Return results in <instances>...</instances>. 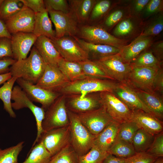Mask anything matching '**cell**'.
<instances>
[{
  "label": "cell",
  "mask_w": 163,
  "mask_h": 163,
  "mask_svg": "<svg viewBox=\"0 0 163 163\" xmlns=\"http://www.w3.org/2000/svg\"><path fill=\"white\" fill-rule=\"evenodd\" d=\"M46 65L34 46L29 56L16 61L10 67L9 72L12 77L22 78L35 85L43 74Z\"/></svg>",
  "instance_id": "obj_1"
},
{
  "label": "cell",
  "mask_w": 163,
  "mask_h": 163,
  "mask_svg": "<svg viewBox=\"0 0 163 163\" xmlns=\"http://www.w3.org/2000/svg\"><path fill=\"white\" fill-rule=\"evenodd\" d=\"M119 83L112 80L86 77L70 82L62 88L59 93L66 96L79 95L81 97L91 93L103 91L113 93Z\"/></svg>",
  "instance_id": "obj_2"
},
{
  "label": "cell",
  "mask_w": 163,
  "mask_h": 163,
  "mask_svg": "<svg viewBox=\"0 0 163 163\" xmlns=\"http://www.w3.org/2000/svg\"><path fill=\"white\" fill-rule=\"evenodd\" d=\"M67 110L70 122V144L78 156L84 155L93 146L96 136L88 130L76 113L68 109Z\"/></svg>",
  "instance_id": "obj_3"
},
{
  "label": "cell",
  "mask_w": 163,
  "mask_h": 163,
  "mask_svg": "<svg viewBox=\"0 0 163 163\" xmlns=\"http://www.w3.org/2000/svg\"><path fill=\"white\" fill-rule=\"evenodd\" d=\"M66 98L65 95L61 94L45 110L42 124L43 133L69 125Z\"/></svg>",
  "instance_id": "obj_4"
},
{
  "label": "cell",
  "mask_w": 163,
  "mask_h": 163,
  "mask_svg": "<svg viewBox=\"0 0 163 163\" xmlns=\"http://www.w3.org/2000/svg\"><path fill=\"white\" fill-rule=\"evenodd\" d=\"M11 103L12 108L19 110L24 108L29 109L33 114L36 121L37 135L32 145L33 147L38 142L43 133L42 124L44 119L45 110L35 105L19 85L14 86L12 94Z\"/></svg>",
  "instance_id": "obj_5"
},
{
  "label": "cell",
  "mask_w": 163,
  "mask_h": 163,
  "mask_svg": "<svg viewBox=\"0 0 163 163\" xmlns=\"http://www.w3.org/2000/svg\"><path fill=\"white\" fill-rule=\"evenodd\" d=\"M161 66L132 68L125 82L135 89L153 92L155 78Z\"/></svg>",
  "instance_id": "obj_6"
},
{
  "label": "cell",
  "mask_w": 163,
  "mask_h": 163,
  "mask_svg": "<svg viewBox=\"0 0 163 163\" xmlns=\"http://www.w3.org/2000/svg\"><path fill=\"white\" fill-rule=\"evenodd\" d=\"M79 33L82 39L94 43L108 45L120 49L127 43L125 40L115 37L98 26H83Z\"/></svg>",
  "instance_id": "obj_7"
},
{
  "label": "cell",
  "mask_w": 163,
  "mask_h": 163,
  "mask_svg": "<svg viewBox=\"0 0 163 163\" xmlns=\"http://www.w3.org/2000/svg\"><path fill=\"white\" fill-rule=\"evenodd\" d=\"M115 81L125 82L132 69L130 63L125 62L119 53L94 59Z\"/></svg>",
  "instance_id": "obj_8"
},
{
  "label": "cell",
  "mask_w": 163,
  "mask_h": 163,
  "mask_svg": "<svg viewBox=\"0 0 163 163\" xmlns=\"http://www.w3.org/2000/svg\"><path fill=\"white\" fill-rule=\"evenodd\" d=\"M102 106L113 120L120 124L129 121L132 113L126 105L112 92H100Z\"/></svg>",
  "instance_id": "obj_9"
},
{
  "label": "cell",
  "mask_w": 163,
  "mask_h": 163,
  "mask_svg": "<svg viewBox=\"0 0 163 163\" xmlns=\"http://www.w3.org/2000/svg\"><path fill=\"white\" fill-rule=\"evenodd\" d=\"M61 56L64 59L78 62L89 58V55L74 39L63 37L51 39Z\"/></svg>",
  "instance_id": "obj_10"
},
{
  "label": "cell",
  "mask_w": 163,
  "mask_h": 163,
  "mask_svg": "<svg viewBox=\"0 0 163 163\" xmlns=\"http://www.w3.org/2000/svg\"><path fill=\"white\" fill-rule=\"evenodd\" d=\"M41 142L52 156L70 144L69 125L43 132L37 142Z\"/></svg>",
  "instance_id": "obj_11"
},
{
  "label": "cell",
  "mask_w": 163,
  "mask_h": 163,
  "mask_svg": "<svg viewBox=\"0 0 163 163\" xmlns=\"http://www.w3.org/2000/svg\"><path fill=\"white\" fill-rule=\"evenodd\" d=\"M76 114L82 123L95 136L114 121L102 106L90 111Z\"/></svg>",
  "instance_id": "obj_12"
},
{
  "label": "cell",
  "mask_w": 163,
  "mask_h": 163,
  "mask_svg": "<svg viewBox=\"0 0 163 163\" xmlns=\"http://www.w3.org/2000/svg\"><path fill=\"white\" fill-rule=\"evenodd\" d=\"M16 82L30 99L40 104L45 110L61 94L44 89L21 78H17Z\"/></svg>",
  "instance_id": "obj_13"
},
{
  "label": "cell",
  "mask_w": 163,
  "mask_h": 163,
  "mask_svg": "<svg viewBox=\"0 0 163 163\" xmlns=\"http://www.w3.org/2000/svg\"><path fill=\"white\" fill-rule=\"evenodd\" d=\"M35 18L34 12L23 5L19 11L4 22L11 35L19 32L33 33Z\"/></svg>",
  "instance_id": "obj_14"
},
{
  "label": "cell",
  "mask_w": 163,
  "mask_h": 163,
  "mask_svg": "<svg viewBox=\"0 0 163 163\" xmlns=\"http://www.w3.org/2000/svg\"><path fill=\"white\" fill-rule=\"evenodd\" d=\"M47 11L55 28L56 38L67 35L73 37L78 33V23L70 12L65 13L53 10Z\"/></svg>",
  "instance_id": "obj_15"
},
{
  "label": "cell",
  "mask_w": 163,
  "mask_h": 163,
  "mask_svg": "<svg viewBox=\"0 0 163 163\" xmlns=\"http://www.w3.org/2000/svg\"><path fill=\"white\" fill-rule=\"evenodd\" d=\"M70 82L58 67L46 64L43 74L35 85L46 90L59 93L60 90Z\"/></svg>",
  "instance_id": "obj_16"
},
{
  "label": "cell",
  "mask_w": 163,
  "mask_h": 163,
  "mask_svg": "<svg viewBox=\"0 0 163 163\" xmlns=\"http://www.w3.org/2000/svg\"><path fill=\"white\" fill-rule=\"evenodd\" d=\"M99 93H91L83 97L79 95H66L67 108L76 114L98 109L102 106Z\"/></svg>",
  "instance_id": "obj_17"
},
{
  "label": "cell",
  "mask_w": 163,
  "mask_h": 163,
  "mask_svg": "<svg viewBox=\"0 0 163 163\" xmlns=\"http://www.w3.org/2000/svg\"><path fill=\"white\" fill-rule=\"evenodd\" d=\"M37 37L32 33L19 32L11 35V40L13 59L19 61L27 58Z\"/></svg>",
  "instance_id": "obj_18"
},
{
  "label": "cell",
  "mask_w": 163,
  "mask_h": 163,
  "mask_svg": "<svg viewBox=\"0 0 163 163\" xmlns=\"http://www.w3.org/2000/svg\"><path fill=\"white\" fill-rule=\"evenodd\" d=\"M130 120L154 136L163 131V121L142 110L132 111Z\"/></svg>",
  "instance_id": "obj_19"
},
{
  "label": "cell",
  "mask_w": 163,
  "mask_h": 163,
  "mask_svg": "<svg viewBox=\"0 0 163 163\" xmlns=\"http://www.w3.org/2000/svg\"><path fill=\"white\" fill-rule=\"evenodd\" d=\"M113 93L131 110H141L148 113L134 89L126 83L119 82Z\"/></svg>",
  "instance_id": "obj_20"
},
{
  "label": "cell",
  "mask_w": 163,
  "mask_h": 163,
  "mask_svg": "<svg viewBox=\"0 0 163 163\" xmlns=\"http://www.w3.org/2000/svg\"><path fill=\"white\" fill-rule=\"evenodd\" d=\"M134 90L146 109L148 113L162 121L163 96L155 91Z\"/></svg>",
  "instance_id": "obj_21"
},
{
  "label": "cell",
  "mask_w": 163,
  "mask_h": 163,
  "mask_svg": "<svg viewBox=\"0 0 163 163\" xmlns=\"http://www.w3.org/2000/svg\"><path fill=\"white\" fill-rule=\"evenodd\" d=\"M34 46L46 64L58 67L62 57L50 39L44 36L38 37Z\"/></svg>",
  "instance_id": "obj_22"
},
{
  "label": "cell",
  "mask_w": 163,
  "mask_h": 163,
  "mask_svg": "<svg viewBox=\"0 0 163 163\" xmlns=\"http://www.w3.org/2000/svg\"><path fill=\"white\" fill-rule=\"evenodd\" d=\"M152 37L140 35L132 43L120 49L119 53L123 61L130 63L152 44Z\"/></svg>",
  "instance_id": "obj_23"
},
{
  "label": "cell",
  "mask_w": 163,
  "mask_h": 163,
  "mask_svg": "<svg viewBox=\"0 0 163 163\" xmlns=\"http://www.w3.org/2000/svg\"><path fill=\"white\" fill-rule=\"evenodd\" d=\"M120 124L114 121L111 122L96 136L94 145L97 146L102 151L107 152L116 140Z\"/></svg>",
  "instance_id": "obj_24"
},
{
  "label": "cell",
  "mask_w": 163,
  "mask_h": 163,
  "mask_svg": "<svg viewBox=\"0 0 163 163\" xmlns=\"http://www.w3.org/2000/svg\"><path fill=\"white\" fill-rule=\"evenodd\" d=\"M81 47L94 59L119 53L120 49L106 44H95L87 42L76 37H73Z\"/></svg>",
  "instance_id": "obj_25"
},
{
  "label": "cell",
  "mask_w": 163,
  "mask_h": 163,
  "mask_svg": "<svg viewBox=\"0 0 163 163\" xmlns=\"http://www.w3.org/2000/svg\"><path fill=\"white\" fill-rule=\"evenodd\" d=\"M47 11L35 13L33 33L37 37L44 36L50 39L56 37V33L53 29L52 21Z\"/></svg>",
  "instance_id": "obj_26"
},
{
  "label": "cell",
  "mask_w": 163,
  "mask_h": 163,
  "mask_svg": "<svg viewBox=\"0 0 163 163\" xmlns=\"http://www.w3.org/2000/svg\"><path fill=\"white\" fill-rule=\"evenodd\" d=\"M70 2V11L77 23L88 21L96 2L94 0H72Z\"/></svg>",
  "instance_id": "obj_27"
},
{
  "label": "cell",
  "mask_w": 163,
  "mask_h": 163,
  "mask_svg": "<svg viewBox=\"0 0 163 163\" xmlns=\"http://www.w3.org/2000/svg\"><path fill=\"white\" fill-rule=\"evenodd\" d=\"M58 67L70 82L87 77L78 62L68 61L62 58L58 62Z\"/></svg>",
  "instance_id": "obj_28"
},
{
  "label": "cell",
  "mask_w": 163,
  "mask_h": 163,
  "mask_svg": "<svg viewBox=\"0 0 163 163\" xmlns=\"http://www.w3.org/2000/svg\"><path fill=\"white\" fill-rule=\"evenodd\" d=\"M17 78L12 77L0 87V99L3 104L4 109L12 118H15L16 115L11 106V96L14 85Z\"/></svg>",
  "instance_id": "obj_29"
},
{
  "label": "cell",
  "mask_w": 163,
  "mask_h": 163,
  "mask_svg": "<svg viewBox=\"0 0 163 163\" xmlns=\"http://www.w3.org/2000/svg\"><path fill=\"white\" fill-rule=\"evenodd\" d=\"M78 63L81 65L86 76L113 80L106 71L94 60L88 59Z\"/></svg>",
  "instance_id": "obj_30"
},
{
  "label": "cell",
  "mask_w": 163,
  "mask_h": 163,
  "mask_svg": "<svg viewBox=\"0 0 163 163\" xmlns=\"http://www.w3.org/2000/svg\"><path fill=\"white\" fill-rule=\"evenodd\" d=\"M29 153L24 161L17 163H49L52 157L42 143L40 142L31 148Z\"/></svg>",
  "instance_id": "obj_31"
},
{
  "label": "cell",
  "mask_w": 163,
  "mask_h": 163,
  "mask_svg": "<svg viewBox=\"0 0 163 163\" xmlns=\"http://www.w3.org/2000/svg\"><path fill=\"white\" fill-rule=\"evenodd\" d=\"M154 136L142 129H139L133 138L132 144L136 153L146 152L151 146Z\"/></svg>",
  "instance_id": "obj_32"
},
{
  "label": "cell",
  "mask_w": 163,
  "mask_h": 163,
  "mask_svg": "<svg viewBox=\"0 0 163 163\" xmlns=\"http://www.w3.org/2000/svg\"><path fill=\"white\" fill-rule=\"evenodd\" d=\"M107 152L122 158H128L136 153L132 143L121 140H116Z\"/></svg>",
  "instance_id": "obj_33"
},
{
  "label": "cell",
  "mask_w": 163,
  "mask_h": 163,
  "mask_svg": "<svg viewBox=\"0 0 163 163\" xmlns=\"http://www.w3.org/2000/svg\"><path fill=\"white\" fill-rule=\"evenodd\" d=\"M78 157L69 144L52 156L49 163H78Z\"/></svg>",
  "instance_id": "obj_34"
},
{
  "label": "cell",
  "mask_w": 163,
  "mask_h": 163,
  "mask_svg": "<svg viewBox=\"0 0 163 163\" xmlns=\"http://www.w3.org/2000/svg\"><path fill=\"white\" fill-rule=\"evenodd\" d=\"M23 5L20 0H4L0 7V20L5 22L19 11Z\"/></svg>",
  "instance_id": "obj_35"
},
{
  "label": "cell",
  "mask_w": 163,
  "mask_h": 163,
  "mask_svg": "<svg viewBox=\"0 0 163 163\" xmlns=\"http://www.w3.org/2000/svg\"><path fill=\"white\" fill-rule=\"evenodd\" d=\"M24 142L2 149L0 148V163H17L18 158L24 147Z\"/></svg>",
  "instance_id": "obj_36"
},
{
  "label": "cell",
  "mask_w": 163,
  "mask_h": 163,
  "mask_svg": "<svg viewBox=\"0 0 163 163\" xmlns=\"http://www.w3.org/2000/svg\"><path fill=\"white\" fill-rule=\"evenodd\" d=\"M139 129L138 125L132 121L120 123L116 140H123L132 144L134 136Z\"/></svg>",
  "instance_id": "obj_37"
},
{
  "label": "cell",
  "mask_w": 163,
  "mask_h": 163,
  "mask_svg": "<svg viewBox=\"0 0 163 163\" xmlns=\"http://www.w3.org/2000/svg\"><path fill=\"white\" fill-rule=\"evenodd\" d=\"M132 68L154 67L161 66V62L155 56L151 51H144L130 63Z\"/></svg>",
  "instance_id": "obj_38"
},
{
  "label": "cell",
  "mask_w": 163,
  "mask_h": 163,
  "mask_svg": "<svg viewBox=\"0 0 163 163\" xmlns=\"http://www.w3.org/2000/svg\"><path fill=\"white\" fill-rule=\"evenodd\" d=\"M108 153L94 145L86 154L78 157V163H102Z\"/></svg>",
  "instance_id": "obj_39"
},
{
  "label": "cell",
  "mask_w": 163,
  "mask_h": 163,
  "mask_svg": "<svg viewBox=\"0 0 163 163\" xmlns=\"http://www.w3.org/2000/svg\"><path fill=\"white\" fill-rule=\"evenodd\" d=\"M135 25L131 18H124L120 21L114 28L113 34L115 37H125L130 34L134 30Z\"/></svg>",
  "instance_id": "obj_40"
},
{
  "label": "cell",
  "mask_w": 163,
  "mask_h": 163,
  "mask_svg": "<svg viewBox=\"0 0 163 163\" xmlns=\"http://www.w3.org/2000/svg\"><path fill=\"white\" fill-rule=\"evenodd\" d=\"M163 29V16L161 14L152 22L147 26L140 35L145 37L157 35Z\"/></svg>",
  "instance_id": "obj_41"
},
{
  "label": "cell",
  "mask_w": 163,
  "mask_h": 163,
  "mask_svg": "<svg viewBox=\"0 0 163 163\" xmlns=\"http://www.w3.org/2000/svg\"><path fill=\"white\" fill-rule=\"evenodd\" d=\"M111 5L110 1L103 0L96 2L91 11L90 19L94 20L101 17L110 9Z\"/></svg>",
  "instance_id": "obj_42"
},
{
  "label": "cell",
  "mask_w": 163,
  "mask_h": 163,
  "mask_svg": "<svg viewBox=\"0 0 163 163\" xmlns=\"http://www.w3.org/2000/svg\"><path fill=\"white\" fill-rule=\"evenodd\" d=\"M145 152L158 158L163 157V131L154 136L151 146Z\"/></svg>",
  "instance_id": "obj_43"
},
{
  "label": "cell",
  "mask_w": 163,
  "mask_h": 163,
  "mask_svg": "<svg viewBox=\"0 0 163 163\" xmlns=\"http://www.w3.org/2000/svg\"><path fill=\"white\" fill-rule=\"evenodd\" d=\"M46 9L47 11L53 10L69 13L70 8L68 2L66 0H43Z\"/></svg>",
  "instance_id": "obj_44"
},
{
  "label": "cell",
  "mask_w": 163,
  "mask_h": 163,
  "mask_svg": "<svg viewBox=\"0 0 163 163\" xmlns=\"http://www.w3.org/2000/svg\"><path fill=\"white\" fill-rule=\"evenodd\" d=\"M157 158L145 152L138 153L126 158L125 163H153Z\"/></svg>",
  "instance_id": "obj_45"
},
{
  "label": "cell",
  "mask_w": 163,
  "mask_h": 163,
  "mask_svg": "<svg viewBox=\"0 0 163 163\" xmlns=\"http://www.w3.org/2000/svg\"><path fill=\"white\" fill-rule=\"evenodd\" d=\"M13 58L11 38L3 37L0 39V58Z\"/></svg>",
  "instance_id": "obj_46"
},
{
  "label": "cell",
  "mask_w": 163,
  "mask_h": 163,
  "mask_svg": "<svg viewBox=\"0 0 163 163\" xmlns=\"http://www.w3.org/2000/svg\"><path fill=\"white\" fill-rule=\"evenodd\" d=\"M122 9L116 10L111 13L105 21L104 24L108 27H111L122 20L124 15Z\"/></svg>",
  "instance_id": "obj_47"
},
{
  "label": "cell",
  "mask_w": 163,
  "mask_h": 163,
  "mask_svg": "<svg viewBox=\"0 0 163 163\" xmlns=\"http://www.w3.org/2000/svg\"><path fill=\"white\" fill-rule=\"evenodd\" d=\"M23 5L30 9L35 13L43 11L46 9L43 0H20Z\"/></svg>",
  "instance_id": "obj_48"
},
{
  "label": "cell",
  "mask_w": 163,
  "mask_h": 163,
  "mask_svg": "<svg viewBox=\"0 0 163 163\" xmlns=\"http://www.w3.org/2000/svg\"><path fill=\"white\" fill-rule=\"evenodd\" d=\"M163 0H150L145 7V16H150L161 11L162 9Z\"/></svg>",
  "instance_id": "obj_49"
},
{
  "label": "cell",
  "mask_w": 163,
  "mask_h": 163,
  "mask_svg": "<svg viewBox=\"0 0 163 163\" xmlns=\"http://www.w3.org/2000/svg\"><path fill=\"white\" fill-rule=\"evenodd\" d=\"M154 91L163 96V71L162 67L158 71L155 80Z\"/></svg>",
  "instance_id": "obj_50"
},
{
  "label": "cell",
  "mask_w": 163,
  "mask_h": 163,
  "mask_svg": "<svg viewBox=\"0 0 163 163\" xmlns=\"http://www.w3.org/2000/svg\"><path fill=\"white\" fill-rule=\"evenodd\" d=\"M16 61L11 57L0 58V75L9 72L10 67Z\"/></svg>",
  "instance_id": "obj_51"
},
{
  "label": "cell",
  "mask_w": 163,
  "mask_h": 163,
  "mask_svg": "<svg viewBox=\"0 0 163 163\" xmlns=\"http://www.w3.org/2000/svg\"><path fill=\"white\" fill-rule=\"evenodd\" d=\"M158 60L160 62L163 59V42L160 41L153 45L152 51Z\"/></svg>",
  "instance_id": "obj_52"
},
{
  "label": "cell",
  "mask_w": 163,
  "mask_h": 163,
  "mask_svg": "<svg viewBox=\"0 0 163 163\" xmlns=\"http://www.w3.org/2000/svg\"><path fill=\"white\" fill-rule=\"evenodd\" d=\"M126 158H118L108 153L102 163H125Z\"/></svg>",
  "instance_id": "obj_53"
},
{
  "label": "cell",
  "mask_w": 163,
  "mask_h": 163,
  "mask_svg": "<svg viewBox=\"0 0 163 163\" xmlns=\"http://www.w3.org/2000/svg\"><path fill=\"white\" fill-rule=\"evenodd\" d=\"M150 0H137L135 1L134 10L136 13L140 12L146 6Z\"/></svg>",
  "instance_id": "obj_54"
},
{
  "label": "cell",
  "mask_w": 163,
  "mask_h": 163,
  "mask_svg": "<svg viewBox=\"0 0 163 163\" xmlns=\"http://www.w3.org/2000/svg\"><path fill=\"white\" fill-rule=\"evenodd\" d=\"M11 35L7 30L4 22L0 20V39L6 37L11 38Z\"/></svg>",
  "instance_id": "obj_55"
},
{
  "label": "cell",
  "mask_w": 163,
  "mask_h": 163,
  "mask_svg": "<svg viewBox=\"0 0 163 163\" xmlns=\"http://www.w3.org/2000/svg\"><path fill=\"white\" fill-rule=\"evenodd\" d=\"M12 77V75L10 72L0 75V85L4 84Z\"/></svg>",
  "instance_id": "obj_56"
},
{
  "label": "cell",
  "mask_w": 163,
  "mask_h": 163,
  "mask_svg": "<svg viewBox=\"0 0 163 163\" xmlns=\"http://www.w3.org/2000/svg\"><path fill=\"white\" fill-rule=\"evenodd\" d=\"M153 163H163V157H160L157 158Z\"/></svg>",
  "instance_id": "obj_57"
},
{
  "label": "cell",
  "mask_w": 163,
  "mask_h": 163,
  "mask_svg": "<svg viewBox=\"0 0 163 163\" xmlns=\"http://www.w3.org/2000/svg\"><path fill=\"white\" fill-rule=\"evenodd\" d=\"M4 0H0V7L2 4Z\"/></svg>",
  "instance_id": "obj_58"
}]
</instances>
